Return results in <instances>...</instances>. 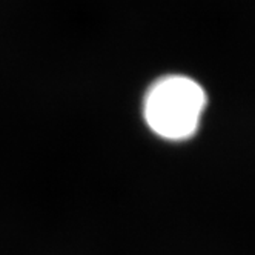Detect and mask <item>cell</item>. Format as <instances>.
I'll list each match as a JSON object with an SVG mask.
<instances>
[{
  "label": "cell",
  "instance_id": "6da1fadb",
  "mask_svg": "<svg viewBox=\"0 0 255 255\" xmlns=\"http://www.w3.org/2000/svg\"><path fill=\"white\" fill-rule=\"evenodd\" d=\"M206 105V93L198 82L166 74L155 79L144 93L143 119L157 137L181 141L198 131Z\"/></svg>",
  "mask_w": 255,
  "mask_h": 255
}]
</instances>
